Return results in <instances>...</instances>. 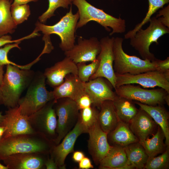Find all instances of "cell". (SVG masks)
<instances>
[{
	"label": "cell",
	"instance_id": "1",
	"mask_svg": "<svg viewBox=\"0 0 169 169\" xmlns=\"http://www.w3.org/2000/svg\"><path fill=\"white\" fill-rule=\"evenodd\" d=\"M55 145L53 141L37 132L4 137L0 141V160L17 153L50 154Z\"/></svg>",
	"mask_w": 169,
	"mask_h": 169
},
{
	"label": "cell",
	"instance_id": "42",
	"mask_svg": "<svg viewBox=\"0 0 169 169\" xmlns=\"http://www.w3.org/2000/svg\"><path fill=\"white\" fill-rule=\"evenodd\" d=\"M45 168L47 169H58L59 167L53 158L49 156L45 163Z\"/></svg>",
	"mask_w": 169,
	"mask_h": 169
},
{
	"label": "cell",
	"instance_id": "18",
	"mask_svg": "<svg viewBox=\"0 0 169 169\" xmlns=\"http://www.w3.org/2000/svg\"><path fill=\"white\" fill-rule=\"evenodd\" d=\"M103 78L97 77L84 83L85 92L90 97L92 105L97 108L103 102L113 101L117 96Z\"/></svg>",
	"mask_w": 169,
	"mask_h": 169
},
{
	"label": "cell",
	"instance_id": "47",
	"mask_svg": "<svg viewBox=\"0 0 169 169\" xmlns=\"http://www.w3.org/2000/svg\"><path fill=\"white\" fill-rule=\"evenodd\" d=\"M4 118V115H3L2 113L0 112V125H2Z\"/></svg>",
	"mask_w": 169,
	"mask_h": 169
},
{
	"label": "cell",
	"instance_id": "26",
	"mask_svg": "<svg viewBox=\"0 0 169 169\" xmlns=\"http://www.w3.org/2000/svg\"><path fill=\"white\" fill-rule=\"evenodd\" d=\"M130 169H144L148 159L145 149L139 142L124 147Z\"/></svg>",
	"mask_w": 169,
	"mask_h": 169
},
{
	"label": "cell",
	"instance_id": "16",
	"mask_svg": "<svg viewBox=\"0 0 169 169\" xmlns=\"http://www.w3.org/2000/svg\"><path fill=\"white\" fill-rule=\"evenodd\" d=\"M88 146L89 153L96 165L107 154L111 146L107 138L108 134L103 131L97 121L88 131Z\"/></svg>",
	"mask_w": 169,
	"mask_h": 169
},
{
	"label": "cell",
	"instance_id": "3",
	"mask_svg": "<svg viewBox=\"0 0 169 169\" xmlns=\"http://www.w3.org/2000/svg\"><path fill=\"white\" fill-rule=\"evenodd\" d=\"M29 70L11 64L7 65L0 89L3 104L8 108L18 105L22 93L32 79V72Z\"/></svg>",
	"mask_w": 169,
	"mask_h": 169
},
{
	"label": "cell",
	"instance_id": "44",
	"mask_svg": "<svg viewBox=\"0 0 169 169\" xmlns=\"http://www.w3.org/2000/svg\"><path fill=\"white\" fill-rule=\"evenodd\" d=\"M38 0H14L11 6H15L18 5L27 4L31 2H36Z\"/></svg>",
	"mask_w": 169,
	"mask_h": 169
},
{
	"label": "cell",
	"instance_id": "21",
	"mask_svg": "<svg viewBox=\"0 0 169 169\" xmlns=\"http://www.w3.org/2000/svg\"><path fill=\"white\" fill-rule=\"evenodd\" d=\"M84 83L77 75L72 74H68L65 77L63 82L54 88L52 91L54 99L69 98L76 101L81 96L86 93Z\"/></svg>",
	"mask_w": 169,
	"mask_h": 169
},
{
	"label": "cell",
	"instance_id": "39",
	"mask_svg": "<svg viewBox=\"0 0 169 169\" xmlns=\"http://www.w3.org/2000/svg\"><path fill=\"white\" fill-rule=\"evenodd\" d=\"M75 101L79 110L90 107L93 104L90 97L86 93L81 96Z\"/></svg>",
	"mask_w": 169,
	"mask_h": 169
},
{
	"label": "cell",
	"instance_id": "5",
	"mask_svg": "<svg viewBox=\"0 0 169 169\" xmlns=\"http://www.w3.org/2000/svg\"><path fill=\"white\" fill-rule=\"evenodd\" d=\"M79 18L78 11L73 14L71 6L69 12L55 24L48 25L38 21L34 30L44 34L43 39L49 38L51 34L58 35L61 41L59 47L65 52L71 49L75 44V32Z\"/></svg>",
	"mask_w": 169,
	"mask_h": 169
},
{
	"label": "cell",
	"instance_id": "14",
	"mask_svg": "<svg viewBox=\"0 0 169 169\" xmlns=\"http://www.w3.org/2000/svg\"><path fill=\"white\" fill-rule=\"evenodd\" d=\"M4 115L2 125L5 130L3 137L36 132L31 126L28 117L21 113L18 105L8 108Z\"/></svg>",
	"mask_w": 169,
	"mask_h": 169
},
{
	"label": "cell",
	"instance_id": "11",
	"mask_svg": "<svg viewBox=\"0 0 169 169\" xmlns=\"http://www.w3.org/2000/svg\"><path fill=\"white\" fill-rule=\"evenodd\" d=\"M115 74L116 87L124 84H135L145 88L158 86L169 94V71L163 72L156 70L136 74Z\"/></svg>",
	"mask_w": 169,
	"mask_h": 169
},
{
	"label": "cell",
	"instance_id": "27",
	"mask_svg": "<svg viewBox=\"0 0 169 169\" xmlns=\"http://www.w3.org/2000/svg\"><path fill=\"white\" fill-rule=\"evenodd\" d=\"M113 102L119 121L129 124L138 112L131 100L117 95Z\"/></svg>",
	"mask_w": 169,
	"mask_h": 169
},
{
	"label": "cell",
	"instance_id": "23",
	"mask_svg": "<svg viewBox=\"0 0 169 169\" xmlns=\"http://www.w3.org/2000/svg\"><path fill=\"white\" fill-rule=\"evenodd\" d=\"M124 147L111 146L107 154L102 160L99 168L102 169H130Z\"/></svg>",
	"mask_w": 169,
	"mask_h": 169
},
{
	"label": "cell",
	"instance_id": "9",
	"mask_svg": "<svg viewBox=\"0 0 169 169\" xmlns=\"http://www.w3.org/2000/svg\"><path fill=\"white\" fill-rule=\"evenodd\" d=\"M115 89L119 96L150 105H163L169 96V94L162 88L145 89L133 84L123 85L116 87Z\"/></svg>",
	"mask_w": 169,
	"mask_h": 169
},
{
	"label": "cell",
	"instance_id": "45",
	"mask_svg": "<svg viewBox=\"0 0 169 169\" xmlns=\"http://www.w3.org/2000/svg\"><path fill=\"white\" fill-rule=\"evenodd\" d=\"M3 65H0V85L2 83L3 77Z\"/></svg>",
	"mask_w": 169,
	"mask_h": 169
},
{
	"label": "cell",
	"instance_id": "8",
	"mask_svg": "<svg viewBox=\"0 0 169 169\" xmlns=\"http://www.w3.org/2000/svg\"><path fill=\"white\" fill-rule=\"evenodd\" d=\"M54 108L57 117L55 145L74 127L78 119L79 110L75 101L69 98L56 100Z\"/></svg>",
	"mask_w": 169,
	"mask_h": 169
},
{
	"label": "cell",
	"instance_id": "25",
	"mask_svg": "<svg viewBox=\"0 0 169 169\" xmlns=\"http://www.w3.org/2000/svg\"><path fill=\"white\" fill-rule=\"evenodd\" d=\"M107 138L108 141L113 145L123 147L139 142L138 138L131 130L129 124L120 121L108 134Z\"/></svg>",
	"mask_w": 169,
	"mask_h": 169
},
{
	"label": "cell",
	"instance_id": "41",
	"mask_svg": "<svg viewBox=\"0 0 169 169\" xmlns=\"http://www.w3.org/2000/svg\"><path fill=\"white\" fill-rule=\"evenodd\" d=\"M79 168L80 169H89L93 168L94 166L90 159L85 157L79 162Z\"/></svg>",
	"mask_w": 169,
	"mask_h": 169
},
{
	"label": "cell",
	"instance_id": "31",
	"mask_svg": "<svg viewBox=\"0 0 169 169\" xmlns=\"http://www.w3.org/2000/svg\"><path fill=\"white\" fill-rule=\"evenodd\" d=\"M99 112L97 107L93 105L79 110L78 120L85 133H87L89 130L97 121Z\"/></svg>",
	"mask_w": 169,
	"mask_h": 169
},
{
	"label": "cell",
	"instance_id": "28",
	"mask_svg": "<svg viewBox=\"0 0 169 169\" xmlns=\"http://www.w3.org/2000/svg\"><path fill=\"white\" fill-rule=\"evenodd\" d=\"M164 134L160 126L151 138H147L141 143L144 148L148 158H151L164 152L167 149L164 140Z\"/></svg>",
	"mask_w": 169,
	"mask_h": 169
},
{
	"label": "cell",
	"instance_id": "50",
	"mask_svg": "<svg viewBox=\"0 0 169 169\" xmlns=\"http://www.w3.org/2000/svg\"></svg>",
	"mask_w": 169,
	"mask_h": 169
},
{
	"label": "cell",
	"instance_id": "4",
	"mask_svg": "<svg viewBox=\"0 0 169 169\" xmlns=\"http://www.w3.org/2000/svg\"><path fill=\"white\" fill-rule=\"evenodd\" d=\"M45 81V76L40 72L32 79L25 95L18 102L22 114L29 117L54 99L52 91H48L46 88Z\"/></svg>",
	"mask_w": 169,
	"mask_h": 169
},
{
	"label": "cell",
	"instance_id": "32",
	"mask_svg": "<svg viewBox=\"0 0 169 169\" xmlns=\"http://www.w3.org/2000/svg\"><path fill=\"white\" fill-rule=\"evenodd\" d=\"M76 64L77 69V76L83 82L85 83L90 80V78L97 70L99 64L98 58L88 64L85 62H81Z\"/></svg>",
	"mask_w": 169,
	"mask_h": 169
},
{
	"label": "cell",
	"instance_id": "29",
	"mask_svg": "<svg viewBox=\"0 0 169 169\" xmlns=\"http://www.w3.org/2000/svg\"><path fill=\"white\" fill-rule=\"evenodd\" d=\"M11 0H0V37L12 34L17 25L12 18L10 8Z\"/></svg>",
	"mask_w": 169,
	"mask_h": 169
},
{
	"label": "cell",
	"instance_id": "22",
	"mask_svg": "<svg viewBox=\"0 0 169 169\" xmlns=\"http://www.w3.org/2000/svg\"><path fill=\"white\" fill-rule=\"evenodd\" d=\"M140 108L146 112L162 130L165 136V144L169 148V112L163 105H150L136 101Z\"/></svg>",
	"mask_w": 169,
	"mask_h": 169
},
{
	"label": "cell",
	"instance_id": "43",
	"mask_svg": "<svg viewBox=\"0 0 169 169\" xmlns=\"http://www.w3.org/2000/svg\"><path fill=\"white\" fill-rule=\"evenodd\" d=\"M85 157L84 153L81 151H76L73 152L72 158L76 162H79Z\"/></svg>",
	"mask_w": 169,
	"mask_h": 169
},
{
	"label": "cell",
	"instance_id": "35",
	"mask_svg": "<svg viewBox=\"0 0 169 169\" xmlns=\"http://www.w3.org/2000/svg\"><path fill=\"white\" fill-rule=\"evenodd\" d=\"M21 42L15 43L14 44H8L5 45L3 48H0V65L4 66L5 65L11 64L16 66L20 69H29L33 64V62L25 65L17 64L10 61L8 58L7 55L9 51L14 48L20 49L19 46Z\"/></svg>",
	"mask_w": 169,
	"mask_h": 169
},
{
	"label": "cell",
	"instance_id": "37",
	"mask_svg": "<svg viewBox=\"0 0 169 169\" xmlns=\"http://www.w3.org/2000/svg\"><path fill=\"white\" fill-rule=\"evenodd\" d=\"M38 35V33L34 31L32 33L27 36L17 40H12L11 36L4 35L0 37V47L8 44L21 42L22 40L33 38Z\"/></svg>",
	"mask_w": 169,
	"mask_h": 169
},
{
	"label": "cell",
	"instance_id": "13",
	"mask_svg": "<svg viewBox=\"0 0 169 169\" xmlns=\"http://www.w3.org/2000/svg\"><path fill=\"white\" fill-rule=\"evenodd\" d=\"M100 50V41L96 37L86 39L80 37L77 44L70 50L64 52V54L77 64L95 60Z\"/></svg>",
	"mask_w": 169,
	"mask_h": 169
},
{
	"label": "cell",
	"instance_id": "34",
	"mask_svg": "<svg viewBox=\"0 0 169 169\" xmlns=\"http://www.w3.org/2000/svg\"><path fill=\"white\" fill-rule=\"evenodd\" d=\"M49 7L47 10L38 18L41 23H45L48 19L54 16V12L59 7L68 8L69 5L72 3L71 0H48Z\"/></svg>",
	"mask_w": 169,
	"mask_h": 169
},
{
	"label": "cell",
	"instance_id": "20",
	"mask_svg": "<svg viewBox=\"0 0 169 169\" xmlns=\"http://www.w3.org/2000/svg\"><path fill=\"white\" fill-rule=\"evenodd\" d=\"M128 124L140 143L155 134L158 128V125L151 117L140 108Z\"/></svg>",
	"mask_w": 169,
	"mask_h": 169
},
{
	"label": "cell",
	"instance_id": "10",
	"mask_svg": "<svg viewBox=\"0 0 169 169\" xmlns=\"http://www.w3.org/2000/svg\"><path fill=\"white\" fill-rule=\"evenodd\" d=\"M55 101L54 99L50 101L40 110L28 117L31 126L35 132L54 142L57 137V118L54 108Z\"/></svg>",
	"mask_w": 169,
	"mask_h": 169
},
{
	"label": "cell",
	"instance_id": "19",
	"mask_svg": "<svg viewBox=\"0 0 169 169\" xmlns=\"http://www.w3.org/2000/svg\"><path fill=\"white\" fill-rule=\"evenodd\" d=\"M77 73L76 64L66 57L53 66L46 69L44 74L48 84L54 88L63 83L68 74L77 75Z\"/></svg>",
	"mask_w": 169,
	"mask_h": 169
},
{
	"label": "cell",
	"instance_id": "24",
	"mask_svg": "<svg viewBox=\"0 0 169 169\" xmlns=\"http://www.w3.org/2000/svg\"><path fill=\"white\" fill-rule=\"evenodd\" d=\"M100 108L98 121L102 130L108 134L115 128L119 122L113 101L103 102Z\"/></svg>",
	"mask_w": 169,
	"mask_h": 169
},
{
	"label": "cell",
	"instance_id": "36",
	"mask_svg": "<svg viewBox=\"0 0 169 169\" xmlns=\"http://www.w3.org/2000/svg\"><path fill=\"white\" fill-rule=\"evenodd\" d=\"M10 10L13 19L17 25L27 20L30 14L29 6L27 4L11 6Z\"/></svg>",
	"mask_w": 169,
	"mask_h": 169
},
{
	"label": "cell",
	"instance_id": "12",
	"mask_svg": "<svg viewBox=\"0 0 169 169\" xmlns=\"http://www.w3.org/2000/svg\"><path fill=\"white\" fill-rule=\"evenodd\" d=\"M114 37L109 36L101 39L100 51L97 57L99 60L98 69L90 78L92 79L97 77L105 78L115 89L116 76L113 68L114 55L113 50Z\"/></svg>",
	"mask_w": 169,
	"mask_h": 169
},
{
	"label": "cell",
	"instance_id": "17",
	"mask_svg": "<svg viewBox=\"0 0 169 169\" xmlns=\"http://www.w3.org/2000/svg\"><path fill=\"white\" fill-rule=\"evenodd\" d=\"M50 154L38 153H17L2 160L8 169H42Z\"/></svg>",
	"mask_w": 169,
	"mask_h": 169
},
{
	"label": "cell",
	"instance_id": "46",
	"mask_svg": "<svg viewBox=\"0 0 169 169\" xmlns=\"http://www.w3.org/2000/svg\"><path fill=\"white\" fill-rule=\"evenodd\" d=\"M5 130V127L3 125H0V141L3 137Z\"/></svg>",
	"mask_w": 169,
	"mask_h": 169
},
{
	"label": "cell",
	"instance_id": "49",
	"mask_svg": "<svg viewBox=\"0 0 169 169\" xmlns=\"http://www.w3.org/2000/svg\"><path fill=\"white\" fill-rule=\"evenodd\" d=\"M0 169H8L6 166L3 165L0 163Z\"/></svg>",
	"mask_w": 169,
	"mask_h": 169
},
{
	"label": "cell",
	"instance_id": "15",
	"mask_svg": "<svg viewBox=\"0 0 169 169\" xmlns=\"http://www.w3.org/2000/svg\"><path fill=\"white\" fill-rule=\"evenodd\" d=\"M85 133L84 130L78 119L74 127L63 139L62 141L53 147L50 153L57 165L59 168H66L65 161L67 156L74 151V146L78 137Z\"/></svg>",
	"mask_w": 169,
	"mask_h": 169
},
{
	"label": "cell",
	"instance_id": "6",
	"mask_svg": "<svg viewBox=\"0 0 169 169\" xmlns=\"http://www.w3.org/2000/svg\"><path fill=\"white\" fill-rule=\"evenodd\" d=\"M123 39L122 38H114L113 47V68L115 73L136 74L157 70L155 61L156 58L151 61L141 59L136 56L128 55L123 49Z\"/></svg>",
	"mask_w": 169,
	"mask_h": 169
},
{
	"label": "cell",
	"instance_id": "7",
	"mask_svg": "<svg viewBox=\"0 0 169 169\" xmlns=\"http://www.w3.org/2000/svg\"><path fill=\"white\" fill-rule=\"evenodd\" d=\"M149 26L145 29L141 28L130 39V45L138 51L143 59L153 61L156 58L150 51L151 44H158V39L169 33V28L163 25L156 17H151Z\"/></svg>",
	"mask_w": 169,
	"mask_h": 169
},
{
	"label": "cell",
	"instance_id": "33",
	"mask_svg": "<svg viewBox=\"0 0 169 169\" xmlns=\"http://www.w3.org/2000/svg\"><path fill=\"white\" fill-rule=\"evenodd\" d=\"M169 168V148L158 156L148 158L145 169H168Z\"/></svg>",
	"mask_w": 169,
	"mask_h": 169
},
{
	"label": "cell",
	"instance_id": "51",
	"mask_svg": "<svg viewBox=\"0 0 169 169\" xmlns=\"http://www.w3.org/2000/svg\"></svg>",
	"mask_w": 169,
	"mask_h": 169
},
{
	"label": "cell",
	"instance_id": "48",
	"mask_svg": "<svg viewBox=\"0 0 169 169\" xmlns=\"http://www.w3.org/2000/svg\"><path fill=\"white\" fill-rule=\"evenodd\" d=\"M3 104V97L0 89V105Z\"/></svg>",
	"mask_w": 169,
	"mask_h": 169
},
{
	"label": "cell",
	"instance_id": "40",
	"mask_svg": "<svg viewBox=\"0 0 169 169\" xmlns=\"http://www.w3.org/2000/svg\"><path fill=\"white\" fill-rule=\"evenodd\" d=\"M155 61L158 70L163 72L169 71V57L163 60L156 59Z\"/></svg>",
	"mask_w": 169,
	"mask_h": 169
},
{
	"label": "cell",
	"instance_id": "30",
	"mask_svg": "<svg viewBox=\"0 0 169 169\" xmlns=\"http://www.w3.org/2000/svg\"><path fill=\"white\" fill-rule=\"evenodd\" d=\"M149 7L145 18L139 23L136 24L132 30L127 32L124 35V38L129 39L133 37L137 31L145 24L149 22L152 15L159 9L162 8L165 4L169 2V0H148Z\"/></svg>",
	"mask_w": 169,
	"mask_h": 169
},
{
	"label": "cell",
	"instance_id": "2",
	"mask_svg": "<svg viewBox=\"0 0 169 169\" xmlns=\"http://www.w3.org/2000/svg\"><path fill=\"white\" fill-rule=\"evenodd\" d=\"M72 3L78 9L79 18L77 24L76 30L85 25L91 21L96 22L112 35L115 33H122L126 31V23L120 16L116 18L104 12L103 10L96 8L86 0H73Z\"/></svg>",
	"mask_w": 169,
	"mask_h": 169
},
{
	"label": "cell",
	"instance_id": "38",
	"mask_svg": "<svg viewBox=\"0 0 169 169\" xmlns=\"http://www.w3.org/2000/svg\"><path fill=\"white\" fill-rule=\"evenodd\" d=\"M156 17L165 26L169 28V5L160 10Z\"/></svg>",
	"mask_w": 169,
	"mask_h": 169
}]
</instances>
